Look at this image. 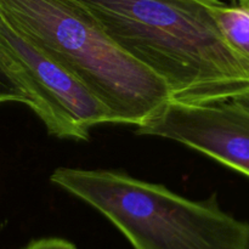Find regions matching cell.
<instances>
[{"label":"cell","mask_w":249,"mask_h":249,"mask_svg":"<svg viewBox=\"0 0 249 249\" xmlns=\"http://www.w3.org/2000/svg\"><path fill=\"white\" fill-rule=\"evenodd\" d=\"M247 249H249V245H248V248Z\"/></svg>","instance_id":"cell-10"},{"label":"cell","mask_w":249,"mask_h":249,"mask_svg":"<svg viewBox=\"0 0 249 249\" xmlns=\"http://www.w3.org/2000/svg\"><path fill=\"white\" fill-rule=\"evenodd\" d=\"M23 249H77L73 243L63 238H40L28 243Z\"/></svg>","instance_id":"cell-8"},{"label":"cell","mask_w":249,"mask_h":249,"mask_svg":"<svg viewBox=\"0 0 249 249\" xmlns=\"http://www.w3.org/2000/svg\"><path fill=\"white\" fill-rule=\"evenodd\" d=\"M211 11L226 41L249 65V12L242 6H230L214 0Z\"/></svg>","instance_id":"cell-6"},{"label":"cell","mask_w":249,"mask_h":249,"mask_svg":"<svg viewBox=\"0 0 249 249\" xmlns=\"http://www.w3.org/2000/svg\"><path fill=\"white\" fill-rule=\"evenodd\" d=\"M50 181L108 219L134 249H247L249 224L116 170L57 168Z\"/></svg>","instance_id":"cell-3"},{"label":"cell","mask_w":249,"mask_h":249,"mask_svg":"<svg viewBox=\"0 0 249 249\" xmlns=\"http://www.w3.org/2000/svg\"><path fill=\"white\" fill-rule=\"evenodd\" d=\"M238 2H240V6H242L249 12V0H238Z\"/></svg>","instance_id":"cell-9"},{"label":"cell","mask_w":249,"mask_h":249,"mask_svg":"<svg viewBox=\"0 0 249 249\" xmlns=\"http://www.w3.org/2000/svg\"><path fill=\"white\" fill-rule=\"evenodd\" d=\"M18 102L29 106L28 95L0 63V104Z\"/></svg>","instance_id":"cell-7"},{"label":"cell","mask_w":249,"mask_h":249,"mask_svg":"<svg viewBox=\"0 0 249 249\" xmlns=\"http://www.w3.org/2000/svg\"><path fill=\"white\" fill-rule=\"evenodd\" d=\"M0 17L79 80L108 109L112 124L139 128L172 101L164 82L73 0H0Z\"/></svg>","instance_id":"cell-2"},{"label":"cell","mask_w":249,"mask_h":249,"mask_svg":"<svg viewBox=\"0 0 249 249\" xmlns=\"http://www.w3.org/2000/svg\"><path fill=\"white\" fill-rule=\"evenodd\" d=\"M0 63L21 85L50 135L89 140L92 128L112 124L109 112L82 83L0 17Z\"/></svg>","instance_id":"cell-4"},{"label":"cell","mask_w":249,"mask_h":249,"mask_svg":"<svg viewBox=\"0 0 249 249\" xmlns=\"http://www.w3.org/2000/svg\"><path fill=\"white\" fill-rule=\"evenodd\" d=\"M136 133L177 141L249 178V97L204 105L170 101Z\"/></svg>","instance_id":"cell-5"},{"label":"cell","mask_w":249,"mask_h":249,"mask_svg":"<svg viewBox=\"0 0 249 249\" xmlns=\"http://www.w3.org/2000/svg\"><path fill=\"white\" fill-rule=\"evenodd\" d=\"M130 57L164 82L174 102L249 97V65L226 41L214 0H73Z\"/></svg>","instance_id":"cell-1"}]
</instances>
